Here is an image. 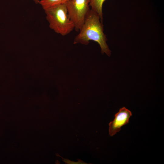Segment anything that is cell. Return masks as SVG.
<instances>
[{
	"label": "cell",
	"instance_id": "6da1fadb",
	"mask_svg": "<svg viewBox=\"0 0 164 164\" xmlns=\"http://www.w3.org/2000/svg\"><path fill=\"white\" fill-rule=\"evenodd\" d=\"M79 33L74 38L73 43L87 45L90 41L97 43L101 53L110 56V50L107 43V39L104 32V27L99 15L91 9Z\"/></svg>",
	"mask_w": 164,
	"mask_h": 164
},
{
	"label": "cell",
	"instance_id": "7a4b0ae2",
	"mask_svg": "<svg viewBox=\"0 0 164 164\" xmlns=\"http://www.w3.org/2000/svg\"><path fill=\"white\" fill-rule=\"evenodd\" d=\"M50 28L56 33L66 36L74 29L69 18L66 4L53 5L43 9Z\"/></svg>",
	"mask_w": 164,
	"mask_h": 164
},
{
	"label": "cell",
	"instance_id": "3957f363",
	"mask_svg": "<svg viewBox=\"0 0 164 164\" xmlns=\"http://www.w3.org/2000/svg\"><path fill=\"white\" fill-rule=\"evenodd\" d=\"M89 3V0H68L66 3L68 17L77 31L81 29L90 11Z\"/></svg>",
	"mask_w": 164,
	"mask_h": 164
},
{
	"label": "cell",
	"instance_id": "277c9868",
	"mask_svg": "<svg viewBox=\"0 0 164 164\" xmlns=\"http://www.w3.org/2000/svg\"><path fill=\"white\" fill-rule=\"evenodd\" d=\"M132 115L130 111L125 107L121 108L115 114L114 120L109 124V135L113 136L119 132L122 126L128 123L129 118Z\"/></svg>",
	"mask_w": 164,
	"mask_h": 164
},
{
	"label": "cell",
	"instance_id": "5b68a950",
	"mask_svg": "<svg viewBox=\"0 0 164 164\" xmlns=\"http://www.w3.org/2000/svg\"><path fill=\"white\" fill-rule=\"evenodd\" d=\"M106 0H89L91 9L96 12L99 16L101 21L103 20L102 6Z\"/></svg>",
	"mask_w": 164,
	"mask_h": 164
},
{
	"label": "cell",
	"instance_id": "8992f818",
	"mask_svg": "<svg viewBox=\"0 0 164 164\" xmlns=\"http://www.w3.org/2000/svg\"><path fill=\"white\" fill-rule=\"evenodd\" d=\"M68 0H40L39 3L43 9L47 8L53 5L66 4Z\"/></svg>",
	"mask_w": 164,
	"mask_h": 164
},
{
	"label": "cell",
	"instance_id": "52a82bcc",
	"mask_svg": "<svg viewBox=\"0 0 164 164\" xmlns=\"http://www.w3.org/2000/svg\"><path fill=\"white\" fill-rule=\"evenodd\" d=\"M36 3L38 4L40 0H32Z\"/></svg>",
	"mask_w": 164,
	"mask_h": 164
}]
</instances>
